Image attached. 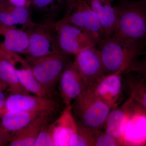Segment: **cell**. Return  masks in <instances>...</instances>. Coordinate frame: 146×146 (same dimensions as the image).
<instances>
[{"label": "cell", "mask_w": 146, "mask_h": 146, "mask_svg": "<svg viewBox=\"0 0 146 146\" xmlns=\"http://www.w3.org/2000/svg\"><path fill=\"white\" fill-rule=\"evenodd\" d=\"M96 47L101 58L105 75L127 72L136 60L146 53V47L114 36H106Z\"/></svg>", "instance_id": "cell-1"}, {"label": "cell", "mask_w": 146, "mask_h": 146, "mask_svg": "<svg viewBox=\"0 0 146 146\" xmlns=\"http://www.w3.org/2000/svg\"><path fill=\"white\" fill-rule=\"evenodd\" d=\"M115 7L117 22L112 36L146 47V1L123 0Z\"/></svg>", "instance_id": "cell-2"}, {"label": "cell", "mask_w": 146, "mask_h": 146, "mask_svg": "<svg viewBox=\"0 0 146 146\" xmlns=\"http://www.w3.org/2000/svg\"><path fill=\"white\" fill-rule=\"evenodd\" d=\"M76 119L85 127L93 130L104 127L111 108L88 87L72 104Z\"/></svg>", "instance_id": "cell-3"}, {"label": "cell", "mask_w": 146, "mask_h": 146, "mask_svg": "<svg viewBox=\"0 0 146 146\" xmlns=\"http://www.w3.org/2000/svg\"><path fill=\"white\" fill-rule=\"evenodd\" d=\"M61 23H68L86 31L97 44L106 37L99 19L87 0H67Z\"/></svg>", "instance_id": "cell-4"}, {"label": "cell", "mask_w": 146, "mask_h": 146, "mask_svg": "<svg viewBox=\"0 0 146 146\" xmlns=\"http://www.w3.org/2000/svg\"><path fill=\"white\" fill-rule=\"evenodd\" d=\"M69 55L60 52L43 57L26 59L39 83L52 93L63 71L72 60Z\"/></svg>", "instance_id": "cell-5"}, {"label": "cell", "mask_w": 146, "mask_h": 146, "mask_svg": "<svg viewBox=\"0 0 146 146\" xmlns=\"http://www.w3.org/2000/svg\"><path fill=\"white\" fill-rule=\"evenodd\" d=\"M45 22L54 29L60 51L66 54L75 55L82 50L96 46L94 39L78 27L58 21Z\"/></svg>", "instance_id": "cell-6"}, {"label": "cell", "mask_w": 146, "mask_h": 146, "mask_svg": "<svg viewBox=\"0 0 146 146\" xmlns=\"http://www.w3.org/2000/svg\"><path fill=\"white\" fill-rule=\"evenodd\" d=\"M28 33V48L24 54L26 59H34L61 52L55 31L49 23L36 24Z\"/></svg>", "instance_id": "cell-7"}, {"label": "cell", "mask_w": 146, "mask_h": 146, "mask_svg": "<svg viewBox=\"0 0 146 146\" xmlns=\"http://www.w3.org/2000/svg\"><path fill=\"white\" fill-rule=\"evenodd\" d=\"M59 104L52 98H44L30 94H12L6 99L0 110V115L10 111H30L53 113Z\"/></svg>", "instance_id": "cell-8"}, {"label": "cell", "mask_w": 146, "mask_h": 146, "mask_svg": "<svg viewBox=\"0 0 146 146\" xmlns=\"http://www.w3.org/2000/svg\"><path fill=\"white\" fill-rule=\"evenodd\" d=\"M0 54L12 63L21 84L30 93L39 97L52 98L54 93L45 88L35 77L25 58L1 46L0 47Z\"/></svg>", "instance_id": "cell-9"}, {"label": "cell", "mask_w": 146, "mask_h": 146, "mask_svg": "<svg viewBox=\"0 0 146 146\" xmlns=\"http://www.w3.org/2000/svg\"><path fill=\"white\" fill-rule=\"evenodd\" d=\"M75 56L74 63L88 87L93 86L105 75L101 58L96 46L82 50Z\"/></svg>", "instance_id": "cell-10"}, {"label": "cell", "mask_w": 146, "mask_h": 146, "mask_svg": "<svg viewBox=\"0 0 146 146\" xmlns=\"http://www.w3.org/2000/svg\"><path fill=\"white\" fill-rule=\"evenodd\" d=\"M89 88L112 110L117 108L121 101L124 91L122 74L104 75Z\"/></svg>", "instance_id": "cell-11"}, {"label": "cell", "mask_w": 146, "mask_h": 146, "mask_svg": "<svg viewBox=\"0 0 146 146\" xmlns=\"http://www.w3.org/2000/svg\"><path fill=\"white\" fill-rule=\"evenodd\" d=\"M58 82L60 96L65 106L71 105L74 100L89 87L76 68L73 60L63 71Z\"/></svg>", "instance_id": "cell-12"}, {"label": "cell", "mask_w": 146, "mask_h": 146, "mask_svg": "<svg viewBox=\"0 0 146 146\" xmlns=\"http://www.w3.org/2000/svg\"><path fill=\"white\" fill-rule=\"evenodd\" d=\"M0 23L28 33L36 24L32 21L29 8L14 6L8 0H0Z\"/></svg>", "instance_id": "cell-13"}, {"label": "cell", "mask_w": 146, "mask_h": 146, "mask_svg": "<svg viewBox=\"0 0 146 146\" xmlns=\"http://www.w3.org/2000/svg\"><path fill=\"white\" fill-rule=\"evenodd\" d=\"M52 124L54 146H70L78 128L77 121L73 114L72 105L65 106L60 116Z\"/></svg>", "instance_id": "cell-14"}, {"label": "cell", "mask_w": 146, "mask_h": 146, "mask_svg": "<svg viewBox=\"0 0 146 146\" xmlns=\"http://www.w3.org/2000/svg\"><path fill=\"white\" fill-rule=\"evenodd\" d=\"M28 33L0 23V46L18 54H25L28 48Z\"/></svg>", "instance_id": "cell-15"}, {"label": "cell", "mask_w": 146, "mask_h": 146, "mask_svg": "<svg viewBox=\"0 0 146 146\" xmlns=\"http://www.w3.org/2000/svg\"><path fill=\"white\" fill-rule=\"evenodd\" d=\"M99 19L106 36L114 34L117 22V13L115 7L109 0H87Z\"/></svg>", "instance_id": "cell-16"}, {"label": "cell", "mask_w": 146, "mask_h": 146, "mask_svg": "<svg viewBox=\"0 0 146 146\" xmlns=\"http://www.w3.org/2000/svg\"><path fill=\"white\" fill-rule=\"evenodd\" d=\"M52 113L46 112L13 135L8 146H35L44 123Z\"/></svg>", "instance_id": "cell-17"}, {"label": "cell", "mask_w": 146, "mask_h": 146, "mask_svg": "<svg viewBox=\"0 0 146 146\" xmlns=\"http://www.w3.org/2000/svg\"><path fill=\"white\" fill-rule=\"evenodd\" d=\"M124 91L146 111V78L133 72L122 74Z\"/></svg>", "instance_id": "cell-18"}, {"label": "cell", "mask_w": 146, "mask_h": 146, "mask_svg": "<svg viewBox=\"0 0 146 146\" xmlns=\"http://www.w3.org/2000/svg\"><path fill=\"white\" fill-rule=\"evenodd\" d=\"M44 112H46L30 111L6 112L0 115V125L4 130L13 135Z\"/></svg>", "instance_id": "cell-19"}, {"label": "cell", "mask_w": 146, "mask_h": 146, "mask_svg": "<svg viewBox=\"0 0 146 146\" xmlns=\"http://www.w3.org/2000/svg\"><path fill=\"white\" fill-rule=\"evenodd\" d=\"M127 115L126 104L123 107L111 110L104 127L105 131L117 141L121 146L125 145L124 133Z\"/></svg>", "instance_id": "cell-20"}, {"label": "cell", "mask_w": 146, "mask_h": 146, "mask_svg": "<svg viewBox=\"0 0 146 146\" xmlns=\"http://www.w3.org/2000/svg\"><path fill=\"white\" fill-rule=\"evenodd\" d=\"M0 80L7 84L12 94H30L19 80L12 63L0 54Z\"/></svg>", "instance_id": "cell-21"}, {"label": "cell", "mask_w": 146, "mask_h": 146, "mask_svg": "<svg viewBox=\"0 0 146 146\" xmlns=\"http://www.w3.org/2000/svg\"><path fill=\"white\" fill-rule=\"evenodd\" d=\"M67 0H31V5L36 11L42 14L45 22L54 21L58 11Z\"/></svg>", "instance_id": "cell-22"}, {"label": "cell", "mask_w": 146, "mask_h": 146, "mask_svg": "<svg viewBox=\"0 0 146 146\" xmlns=\"http://www.w3.org/2000/svg\"><path fill=\"white\" fill-rule=\"evenodd\" d=\"M35 146H54L53 137V126L49 119L42 125Z\"/></svg>", "instance_id": "cell-23"}, {"label": "cell", "mask_w": 146, "mask_h": 146, "mask_svg": "<svg viewBox=\"0 0 146 146\" xmlns=\"http://www.w3.org/2000/svg\"><path fill=\"white\" fill-rule=\"evenodd\" d=\"M94 146H118L121 145L105 131L103 132L102 130H98L95 133Z\"/></svg>", "instance_id": "cell-24"}, {"label": "cell", "mask_w": 146, "mask_h": 146, "mask_svg": "<svg viewBox=\"0 0 146 146\" xmlns=\"http://www.w3.org/2000/svg\"><path fill=\"white\" fill-rule=\"evenodd\" d=\"M143 57H140L127 72H133L146 78V53Z\"/></svg>", "instance_id": "cell-25"}, {"label": "cell", "mask_w": 146, "mask_h": 146, "mask_svg": "<svg viewBox=\"0 0 146 146\" xmlns=\"http://www.w3.org/2000/svg\"><path fill=\"white\" fill-rule=\"evenodd\" d=\"M13 136L4 130L0 125V146L8 145Z\"/></svg>", "instance_id": "cell-26"}, {"label": "cell", "mask_w": 146, "mask_h": 146, "mask_svg": "<svg viewBox=\"0 0 146 146\" xmlns=\"http://www.w3.org/2000/svg\"><path fill=\"white\" fill-rule=\"evenodd\" d=\"M11 4L22 8H29L31 5V0H8Z\"/></svg>", "instance_id": "cell-27"}, {"label": "cell", "mask_w": 146, "mask_h": 146, "mask_svg": "<svg viewBox=\"0 0 146 146\" xmlns=\"http://www.w3.org/2000/svg\"><path fill=\"white\" fill-rule=\"evenodd\" d=\"M6 99V98L3 91H0V110L2 108L4 105Z\"/></svg>", "instance_id": "cell-28"}, {"label": "cell", "mask_w": 146, "mask_h": 146, "mask_svg": "<svg viewBox=\"0 0 146 146\" xmlns=\"http://www.w3.org/2000/svg\"><path fill=\"white\" fill-rule=\"evenodd\" d=\"M8 86L6 84L0 80V91H3L4 90H7Z\"/></svg>", "instance_id": "cell-29"}, {"label": "cell", "mask_w": 146, "mask_h": 146, "mask_svg": "<svg viewBox=\"0 0 146 146\" xmlns=\"http://www.w3.org/2000/svg\"><path fill=\"white\" fill-rule=\"evenodd\" d=\"M110 1V2H111V3H113V2L114 1H115V0H109Z\"/></svg>", "instance_id": "cell-30"}, {"label": "cell", "mask_w": 146, "mask_h": 146, "mask_svg": "<svg viewBox=\"0 0 146 146\" xmlns=\"http://www.w3.org/2000/svg\"><path fill=\"white\" fill-rule=\"evenodd\" d=\"M141 1H146V0H141Z\"/></svg>", "instance_id": "cell-31"}]
</instances>
